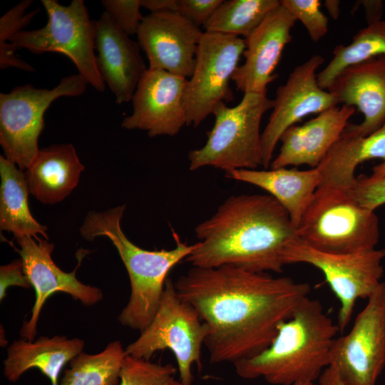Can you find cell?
<instances>
[{
	"mask_svg": "<svg viewBox=\"0 0 385 385\" xmlns=\"http://www.w3.org/2000/svg\"><path fill=\"white\" fill-rule=\"evenodd\" d=\"M222 0H178L177 12L198 27H204Z\"/></svg>",
	"mask_w": 385,
	"mask_h": 385,
	"instance_id": "33",
	"label": "cell"
},
{
	"mask_svg": "<svg viewBox=\"0 0 385 385\" xmlns=\"http://www.w3.org/2000/svg\"><path fill=\"white\" fill-rule=\"evenodd\" d=\"M384 385H385V384H384Z\"/></svg>",
	"mask_w": 385,
	"mask_h": 385,
	"instance_id": "41",
	"label": "cell"
},
{
	"mask_svg": "<svg viewBox=\"0 0 385 385\" xmlns=\"http://www.w3.org/2000/svg\"><path fill=\"white\" fill-rule=\"evenodd\" d=\"M356 108L343 105L326 110L302 125H294L282 135L279 154L270 168L307 165L317 168L342 135Z\"/></svg>",
	"mask_w": 385,
	"mask_h": 385,
	"instance_id": "20",
	"label": "cell"
},
{
	"mask_svg": "<svg viewBox=\"0 0 385 385\" xmlns=\"http://www.w3.org/2000/svg\"><path fill=\"white\" fill-rule=\"evenodd\" d=\"M324 4L330 16L337 20L340 13V1L338 0H326Z\"/></svg>",
	"mask_w": 385,
	"mask_h": 385,
	"instance_id": "38",
	"label": "cell"
},
{
	"mask_svg": "<svg viewBox=\"0 0 385 385\" xmlns=\"http://www.w3.org/2000/svg\"><path fill=\"white\" fill-rule=\"evenodd\" d=\"M176 371L170 364H160L126 355L119 385H183L175 378Z\"/></svg>",
	"mask_w": 385,
	"mask_h": 385,
	"instance_id": "29",
	"label": "cell"
},
{
	"mask_svg": "<svg viewBox=\"0 0 385 385\" xmlns=\"http://www.w3.org/2000/svg\"><path fill=\"white\" fill-rule=\"evenodd\" d=\"M361 207L371 211L385 204V177L361 175L346 190Z\"/></svg>",
	"mask_w": 385,
	"mask_h": 385,
	"instance_id": "32",
	"label": "cell"
},
{
	"mask_svg": "<svg viewBox=\"0 0 385 385\" xmlns=\"http://www.w3.org/2000/svg\"><path fill=\"white\" fill-rule=\"evenodd\" d=\"M225 175L267 192L287 212L296 227L321 183L317 168L304 170L287 168L240 169L226 172Z\"/></svg>",
	"mask_w": 385,
	"mask_h": 385,
	"instance_id": "21",
	"label": "cell"
},
{
	"mask_svg": "<svg viewBox=\"0 0 385 385\" xmlns=\"http://www.w3.org/2000/svg\"><path fill=\"white\" fill-rule=\"evenodd\" d=\"M339 331L320 301L307 297L282 322L264 351L234 364L245 379L263 378L274 385H293L318 379L331 364V350Z\"/></svg>",
	"mask_w": 385,
	"mask_h": 385,
	"instance_id": "3",
	"label": "cell"
},
{
	"mask_svg": "<svg viewBox=\"0 0 385 385\" xmlns=\"http://www.w3.org/2000/svg\"><path fill=\"white\" fill-rule=\"evenodd\" d=\"M280 4L303 24L314 42L327 34L328 19L321 11L320 1L280 0Z\"/></svg>",
	"mask_w": 385,
	"mask_h": 385,
	"instance_id": "30",
	"label": "cell"
},
{
	"mask_svg": "<svg viewBox=\"0 0 385 385\" xmlns=\"http://www.w3.org/2000/svg\"><path fill=\"white\" fill-rule=\"evenodd\" d=\"M267 94L247 93L234 107L221 102L214 108L213 127L205 144L188 154L191 170L211 166L226 172L262 165L260 123L273 108Z\"/></svg>",
	"mask_w": 385,
	"mask_h": 385,
	"instance_id": "6",
	"label": "cell"
},
{
	"mask_svg": "<svg viewBox=\"0 0 385 385\" xmlns=\"http://www.w3.org/2000/svg\"><path fill=\"white\" fill-rule=\"evenodd\" d=\"M349 332L336 337L331 350L346 385H376L385 366V282L369 297Z\"/></svg>",
	"mask_w": 385,
	"mask_h": 385,
	"instance_id": "12",
	"label": "cell"
},
{
	"mask_svg": "<svg viewBox=\"0 0 385 385\" xmlns=\"http://www.w3.org/2000/svg\"><path fill=\"white\" fill-rule=\"evenodd\" d=\"M84 166L72 144L39 150L24 174L30 192L43 204H56L77 186Z\"/></svg>",
	"mask_w": 385,
	"mask_h": 385,
	"instance_id": "22",
	"label": "cell"
},
{
	"mask_svg": "<svg viewBox=\"0 0 385 385\" xmlns=\"http://www.w3.org/2000/svg\"><path fill=\"white\" fill-rule=\"evenodd\" d=\"M358 3L364 6L368 24L381 20L383 10L382 1H359Z\"/></svg>",
	"mask_w": 385,
	"mask_h": 385,
	"instance_id": "36",
	"label": "cell"
},
{
	"mask_svg": "<svg viewBox=\"0 0 385 385\" xmlns=\"http://www.w3.org/2000/svg\"><path fill=\"white\" fill-rule=\"evenodd\" d=\"M187 82L168 71L148 68L132 98V113L121 126L145 130L150 137L178 134L187 124L183 101Z\"/></svg>",
	"mask_w": 385,
	"mask_h": 385,
	"instance_id": "14",
	"label": "cell"
},
{
	"mask_svg": "<svg viewBox=\"0 0 385 385\" xmlns=\"http://www.w3.org/2000/svg\"><path fill=\"white\" fill-rule=\"evenodd\" d=\"M203 31L178 12L150 13L143 17L138 43L148 61V68L190 78Z\"/></svg>",
	"mask_w": 385,
	"mask_h": 385,
	"instance_id": "16",
	"label": "cell"
},
{
	"mask_svg": "<svg viewBox=\"0 0 385 385\" xmlns=\"http://www.w3.org/2000/svg\"><path fill=\"white\" fill-rule=\"evenodd\" d=\"M279 5L278 0L223 1L203 29L245 39Z\"/></svg>",
	"mask_w": 385,
	"mask_h": 385,
	"instance_id": "28",
	"label": "cell"
},
{
	"mask_svg": "<svg viewBox=\"0 0 385 385\" xmlns=\"http://www.w3.org/2000/svg\"><path fill=\"white\" fill-rule=\"evenodd\" d=\"M324 58L315 54L297 66L286 83L279 86L272 112L261 134L262 166L268 169L273 153L283 133L310 114H319L337 106V97L322 88L317 82V70Z\"/></svg>",
	"mask_w": 385,
	"mask_h": 385,
	"instance_id": "13",
	"label": "cell"
},
{
	"mask_svg": "<svg viewBox=\"0 0 385 385\" xmlns=\"http://www.w3.org/2000/svg\"><path fill=\"white\" fill-rule=\"evenodd\" d=\"M140 3L151 13L177 12L178 0H140Z\"/></svg>",
	"mask_w": 385,
	"mask_h": 385,
	"instance_id": "35",
	"label": "cell"
},
{
	"mask_svg": "<svg viewBox=\"0 0 385 385\" xmlns=\"http://www.w3.org/2000/svg\"><path fill=\"white\" fill-rule=\"evenodd\" d=\"M293 385H318V384H314V382H312V381H306V382H299Z\"/></svg>",
	"mask_w": 385,
	"mask_h": 385,
	"instance_id": "40",
	"label": "cell"
},
{
	"mask_svg": "<svg viewBox=\"0 0 385 385\" xmlns=\"http://www.w3.org/2000/svg\"><path fill=\"white\" fill-rule=\"evenodd\" d=\"M302 241L320 251L344 254L376 248L379 219L346 190L319 186L297 227Z\"/></svg>",
	"mask_w": 385,
	"mask_h": 385,
	"instance_id": "7",
	"label": "cell"
},
{
	"mask_svg": "<svg viewBox=\"0 0 385 385\" xmlns=\"http://www.w3.org/2000/svg\"><path fill=\"white\" fill-rule=\"evenodd\" d=\"M381 55H385V21L382 20L359 30L349 44L336 46L332 60L317 73L318 84L327 90L336 76L346 67Z\"/></svg>",
	"mask_w": 385,
	"mask_h": 385,
	"instance_id": "27",
	"label": "cell"
},
{
	"mask_svg": "<svg viewBox=\"0 0 385 385\" xmlns=\"http://www.w3.org/2000/svg\"><path fill=\"white\" fill-rule=\"evenodd\" d=\"M296 21L280 4L245 38V62L232 77L237 90L267 94V86L277 78L274 71L284 47L292 39L291 30Z\"/></svg>",
	"mask_w": 385,
	"mask_h": 385,
	"instance_id": "17",
	"label": "cell"
},
{
	"mask_svg": "<svg viewBox=\"0 0 385 385\" xmlns=\"http://www.w3.org/2000/svg\"><path fill=\"white\" fill-rule=\"evenodd\" d=\"M84 342L66 336L40 337L36 341L20 339L13 342L4 361V374L16 382L29 369L37 368L51 382L58 385L63 367L83 352Z\"/></svg>",
	"mask_w": 385,
	"mask_h": 385,
	"instance_id": "23",
	"label": "cell"
},
{
	"mask_svg": "<svg viewBox=\"0 0 385 385\" xmlns=\"http://www.w3.org/2000/svg\"><path fill=\"white\" fill-rule=\"evenodd\" d=\"M41 3L47 13V23L40 29L23 30L14 36L0 51V68L34 71L31 64L16 56L18 48L35 54L58 53L73 61L88 84L103 92L106 86L94 52L96 21L91 19L84 1L73 0L67 6L56 0H42Z\"/></svg>",
	"mask_w": 385,
	"mask_h": 385,
	"instance_id": "5",
	"label": "cell"
},
{
	"mask_svg": "<svg viewBox=\"0 0 385 385\" xmlns=\"http://www.w3.org/2000/svg\"><path fill=\"white\" fill-rule=\"evenodd\" d=\"M15 239L20 246L19 252L25 274L36 292L31 317L28 322H24L20 331L22 339H34L41 310L46 299L55 292L67 293L86 305H93L102 299L103 294L99 288L84 284L76 277V271L81 260L78 266L72 272H66L51 258L53 244L46 240H36L30 235L19 236Z\"/></svg>",
	"mask_w": 385,
	"mask_h": 385,
	"instance_id": "15",
	"label": "cell"
},
{
	"mask_svg": "<svg viewBox=\"0 0 385 385\" xmlns=\"http://www.w3.org/2000/svg\"><path fill=\"white\" fill-rule=\"evenodd\" d=\"M96 49L98 71L115 103L131 101L148 68L139 43L125 34L106 11L96 21Z\"/></svg>",
	"mask_w": 385,
	"mask_h": 385,
	"instance_id": "19",
	"label": "cell"
},
{
	"mask_svg": "<svg viewBox=\"0 0 385 385\" xmlns=\"http://www.w3.org/2000/svg\"><path fill=\"white\" fill-rule=\"evenodd\" d=\"M174 283L207 328L204 345L211 364H235L264 351L311 291L289 277L230 265L192 267Z\"/></svg>",
	"mask_w": 385,
	"mask_h": 385,
	"instance_id": "1",
	"label": "cell"
},
{
	"mask_svg": "<svg viewBox=\"0 0 385 385\" xmlns=\"http://www.w3.org/2000/svg\"><path fill=\"white\" fill-rule=\"evenodd\" d=\"M199 241L185 261L192 267L230 265L280 273L284 252L297 236L287 212L270 195H232L195 227Z\"/></svg>",
	"mask_w": 385,
	"mask_h": 385,
	"instance_id": "2",
	"label": "cell"
},
{
	"mask_svg": "<svg viewBox=\"0 0 385 385\" xmlns=\"http://www.w3.org/2000/svg\"><path fill=\"white\" fill-rule=\"evenodd\" d=\"M385 249L351 253L318 250L297 237L286 247L285 265L306 263L319 270L339 301L337 325L343 332L349 324L356 301L368 299L381 283Z\"/></svg>",
	"mask_w": 385,
	"mask_h": 385,
	"instance_id": "10",
	"label": "cell"
},
{
	"mask_svg": "<svg viewBox=\"0 0 385 385\" xmlns=\"http://www.w3.org/2000/svg\"><path fill=\"white\" fill-rule=\"evenodd\" d=\"M0 299L2 300L9 287L29 288L31 285L25 274L22 260H16L0 268Z\"/></svg>",
	"mask_w": 385,
	"mask_h": 385,
	"instance_id": "34",
	"label": "cell"
},
{
	"mask_svg": "<svg viewBox=\"0 0 385 385\" xmlns=\"http://www.w3.org/2000/svg\"><path fill=\"white\" fill-rule=\"evenodd\" d=\"M105 11L127 35L137 34L144 16L141 15L140 0H103Z\"/></svg>",
	"mask_w": 385,
	"mask_h": 385,
	"instance_id": "31",
	"label": "cell"
},
{
	"mask_svg": "<svg viewBox=\"0 0 385 385\" xmlns=\"http://www.w3.org/2000/svg\"><path fill=\"white\" fill-rule=\"evenodd\" d=\"M125 205L103 212H90L80 228L81 236L93 240L108 237L116 248L129 276L131 292L118 317L120 322L142 332L151 323L161 301L170 271L196 248L197 243L182 242L172 229L176 245L171 250H147L133 243L124 234L120 220Z\"/></svg>",
	"mask_w": 385,
	"mask_h": 385,
	"instance_id": "4",
	"label": "cell"
},
{
	"mask_svg": "<svg viewBox=\"0 0 385 385\" xmlns=\"http://www.w3.org/2000/svg\"><path fill=\"white\" fill-rule=\"evenodd\" d=\"M125 356L120 341L109 343L96 354L81 352L70 361L58 385H118Z\"/></svg>",
	"mask_w": 385,
	"mask_h": 385,
	"instance_id": "26",
	"label": "cell"
},
{
	"mask_svg": "<svg viewBox=\"0 0 385 385\" xmlns=\"http://www.w3.org/2000/svg\"><path fill=\"white\" fill-rule=\"evenodd\" d=\"M0 228L13 232L14 237L38 235L46 240V227L31 215L28 202L29 188L25 174L4 156H0Z\"/></svg>",
	"mask_w": 385,
	"mask_h": 385,
	"instance_id": "25",
	"label": "cell"
},
{
	"mask_svg": "<svg viewBox=\"0 0 385 385\" xmlns=\"http://www.w3.org/2000/svg\"><path fill=\"white\" fill-rule=\"evenodd\" d=\"M87 84L77 73L63 77L52 89L26 84L1 93L0 144L4 156L26 170L40 150L38 141L46 110L58 98L82 95Z\"/></svg>",
	"mask_w": 385,
	"mask_h": 385,
	"instance_id": "9",
	"label": "cell"
},
{
	"mask_svg": "<svg viewBox=\"0 0 385 385\" xmlns=\"http://www.w3.org/2000/svg\"><path fill=\"white\" fill-rule=\"evenodd\" d=\"M376 158L385 160V123L366 136L354 135L344 128L317 167L321 175L319 186L348 190L356 182V167Z\"/></svg>",
	"mask_w": 385,
	"mask_h": 385,
	"instance_id": "24",
	"label": "cell"
},
{
	"mask_svg": "<svg viewBox=\"0 0 385 385\" xmlns=\"http://www.w3.org/2000/svg\"><path fill=\"white\" fill-rule=\"evenodd\" d=\"M371 175L376 178L385 177V160L373 168Z\"/></svg>",
	"mask_w": 385,
	"mask_h": 385,
	"instance_id": "39",
	"label": "cell"
},
{
	"mask_svg": "<svg viewBox=\"0 0 385 385\" xmlns=\"http://www.w3.org/2000/svg\"><path fill=\"white\" fill-rule=\"evenodd\" d=\"M318 381V385H346L333 364H330L322 371Z\"/></svg>",
	"mask_w": 385,
	"mask_h": 385,
	"instance_id": "37",
	"label": "cell"
},
{
	"mask_svg": "<svg viewBox=\"0 0 385 385\" xmlns=\"http://www.w3.org/2000/svg\"><path fill=\"white\" fill-rule=\"evenodd\" d=\"M327 90L364 115L361 123H348L345 130L359 136L374 133L385 123V55L346 67Z\"/></svg>",
	"mask_w": 385,
	"mask_h": 385,
	"instance_id": "18",
	"label": "cell"
},
{
	"mask_svg": "<svg viewBox=\"0 0 385 385\" xmlns=\"http://www.w3.org/2000/svg\"><path fill=\"white\" fill-rule=\"evenodd\" d=\"M245 49L241 37L203 31L184 92L186 125L198 126L218 103L233 100L230 81Z\"/></svg>",
	"mask_w": 385,
	"mask_h": 385,
	"instance_id": "11",
	"label": "cell"
},
{
	"mask_svg": "<svg viewBox=\"0 0 385 385\" xmlns=\"http://www.w3.org/2000/svg\"><path fill=\"white\" fill-rule=\"evenodd\" d=\"M208 332L196 309L182 299L168 277L159 307L149 326L125 348L126 355L150 360L158 351L174 354L183 385L193 382L192 366L201 369V348Z\"/></svg>",
	"mask_w": 385,
	"mask_h": 385,
	"instance_id": "8",
	"label": "cell"
}]
</instances>
